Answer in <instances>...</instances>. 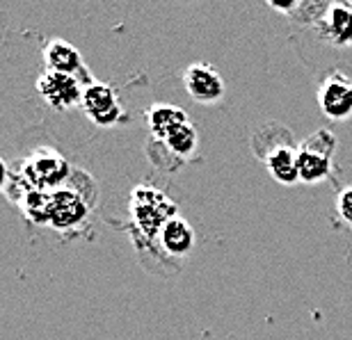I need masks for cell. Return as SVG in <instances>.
Returning a JSON list of instances; mask_svg holds the SVG:
<instances>
[{
    "label": "cell",
    "instance_id": "e0dca14e",
    "mask_svg": "<svg viewBox=\"0 0 352 340\" xmlns=\"http://www.w3.org/2000/svg\"><path fill=\"white\" fill-rule=\"evenodd\" d=\"M5 183H7V165H5V160L0 158V190L5 188Z\"/></svg>",
    "mask_w": 352,
    "mask_h": 340
},
{
    "label": "cell",
    "instance_id": "ba28073f",
    "mask_svg": "<svg viewBox=\"0 0 352 340\" xmlns=\"http://www.w3.org/2000/svg\"><path fill=\"white\" fill-rule=\"evenodd\" d=\"M318 34L332 46H352V5L332 3L318 19Z\"/></svg>",
    "mask_w": 352,
    "mask_h": 340
},
{
    "label": "cell",
    "instance_id": "4fadbf2b",
    "mask_svg": "<svg viewBox=\"0 0 352 340\" xmlns=\"http://www.w3.org/2000/svg\"><path fill=\"white\" fill-rule=\"evenodd\" d=\"M190 119L186 115V110L172 103H156L146 110V124H149L151 135L158 141H165L179 126L188 124Z\"/></svg>",
    "mask_w": 352,
    "mask_h": 340
},
{
    "label": "cell",
    "instance_id": "6da1fadb",
    "mask_svg": "<svg viewBox=\"0 0 352 340\" xmlns=\"http://www.w3.org/2000/svg\"><path fill=\"white\" fill-rule=\"evenodd\" d=\"M131 217L133 224L144 238H158L163 226L176 217L174 203L156 188L138 185L131 194Z\"/></svg>",
    "mask_w": 352,
    "mask_h": 340
},
{
    "label": "cell",
    "instance_id": "9c48e42d",
    "mask_svg": "<svg viewBox=\"0 0 352 340\" xmlns=\"http://www.w3.org/2000/svg\"><path fill=\"white\" fill-rule=\"evenodd\" d=\"M89 205L76 190H55L53 192V210H51V226L58 231H69L74 226L82 224L87 219Z\"/></svg>",
    "mask_w": 352,
    "mask_h": 340
},
{
    "label": "cell",
    "instance_id": "7c38bea8",
    "mask_svg": "<svg viewBox=\"0 0 352 340\" xmlns=\"http://www.w3.org/2000/svg\"><path fill=\"white\" fill-rule=\"evenodd\" d=\"M158 240H160V247H163L167 253L179 256V258L188 256V253L195 249V242H197L195 229L188 224V219H183L181 215L172 217L170 222L163 226Z\"/></svg>",
    "mask_w": 352,
    "mask_h": 340
},
{
    "label": "cell",
    "instance_id": "5bb4252c",
    "mask_svg": "<svg viewBox=\"0 0 352 340\" xmlns=\"http://www.w3.org/2000/svg\"><path fill=\"white\" fill-rule=\"evenodd\" d=\"M19 205L23 208L25 217L32 219L34 224H51V210H53V192L28 185L25 192L21 194Z\"/></svg>",
    "mask_w": 352,
    "mask_h": 340
},
{
    "label": "cell",
    "instance_id": "8992f818",
    "mask_svg": "<svg viewBox=\"0 0 352 340\" xmlns=\"http://www.w3.org/2000/svg\"><path fill=\"white\" fill-rule=\"evenodd\" d=\"M37 91L53 110L65 112V110H72L76 103L82 101V91L85 89H82V84L76 76L46 71V73L39 76Z\"/></svg>",
    "mask_w": 352,
    "mask_h": 340
},
{
    "label": "cell",
    "instance_id": "52a82bcc",
    "mask_svg": "<svg viewBox=\"0 0 352 340\" xmlns=\"http://www.w3.org/2000/svg\"><path fill=\"white\" fill-rule=\"evenodd\" d=\"M183 84H186L188 96L197 103L213 105L222 101L224 96V80L213 65L206 62H195L183 73Z\"/></svg>",
    "mask_w": 352,
    "mask_h": 340
},
{
    "label": "cell",
    "instance_id": "2e32d148",
    "mask_svg": "<svg viewBox=\"0 0 352 340\" xmlns=\"http://www.w3.org/2000/svg\"><path fill=\"white\" fill-rule=\"evenodd\" d=\"M336 210H339L341 219L352 229V188L341 190L336 196Z\"/></svg>",
    "mask_w": 352,
    "mask_h": 340
},
{
    "label": "cell",
    "instance_id": "8fae6325",
    "mask_svg": "<svg viewBox=\"0 0 352 340\" xmlns=\"http://www.w3.org/2000/svg\"><path fill=\"white\" fill-rule=\"evenodd\" d=\"M41 55H44L46 71H53V73H65V76L78 78V73L85 71V65H82L78 48L72 46L65 39H51L44 46V53Z\"/></svg>",
    "mask_w": 352,
    "mask_h": 340
},
{
    "label": "cell",
    "instance_id": "9a60e30c",
    "mask_svg": "<svg viewBox=\"0 0 352 340\" xmlns=\"http://www.w3.org/2000/svg\"><path fill=\"white\" fill-rule=\"evenodd\" d=\"M163 144L170 148V151L174 155H181V158H186V155L190 153H195V148H197V131H195V126L192 124H183L179 126L170 137H167Z\"/></svg>",
    "mask_w": 352,
    "mask_h": 340
},
{
    "label": "cell",
    "instance_id": "30bf717a",
    "mask_svg": "<svg viewBox=\"0 0 352 340\" xmlns=\"http://www.w3.org/2000/svg\"><path fill=\"white\" fill-rule=\"evenodd\" d=\"M263 162L267 172L281 185H295L300 181V160H298V146L291 141L274 144L270 151L263 155Z\"/></svg>",
    "mask_w": 352,
    "mask_h": 340
},
{
    "label": "cell",
    "instance_id": "277c9868",
    "mask_svg": "<svg viewBox=\"0 0 352 340\" xmlns=\"http://www.w3.org/2000/svg\"><path fill=\"white\" fill-rule=\"evenodd\" d=\"M80 105H82V112L87 115L89 122L101 126V128L119 124L124 117L117 91L112 89V84H108V82H89L85 91H82Z\"/></svg>",
    "mask_w": 352,
    "mask_h": 340
},
{
    "label": "cell",
    "instance_id": "3957f363",
    "mask_svg": "<svg viewBox=\"0 0 352 340\" xmlns=\"http://www.w3.org/2000/svg\"><path fill=\"white\" fill-rule=\"evenodd\" d=\"M23 176L32 188L51 190L60 188L69 176V162L62 153H58L51 146H39L25 158Z\"/></svg>",
    "mask_w": 352,
    "mask_h": 340
},
{
    "label": "cell",
    "instance_id": "5b68a950",
    "mask_svg": "<svg viewBox=\"0 0 352 340\" xmlns=\"http://www.w3.org/2000/svg\"><path fill=\"white\" fill-rule=\"evenodd\" d=\"M318 105L322 115L343 122L352 117V78L341 71H329L318 87Z\"/></svg>",
    "mask_w": 352,
    "mask_h": 340
},
{
    "label": "cell",
    "instance_id": "7a4b0ae2",
    "mask_svg": "<svg viewBox=\"0 0 352 340\" xmlns=\"http://www.w3.org/2000/svg\"><path fill=\"white\" fill-rule=\"evenodd\" d=\"M336 151V137L329 131H318L298 146L300 181L307 185L325 181L332 174V155Z\"/></svg>",
    "mask_w": 352,
    "mask_h": 340
}]
</instances>
